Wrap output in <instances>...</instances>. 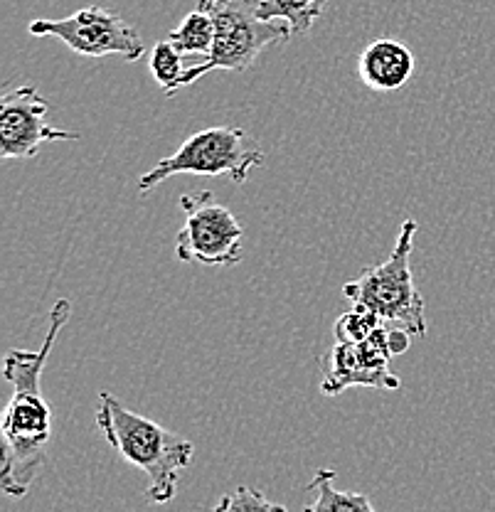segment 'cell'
<instances>
[{
  "instance_id": "obj_1",
  "label": "cell",
  "mask_w": 495,
  "mask_h": 512,
  "mask_svg": "<svg viewBox=\"0 0 495 512\" xmlns=\"http://www.w3.org/2000/svg\"><path fill=\"white\" fill-rule=\"evenodd\" d=\"M72 316L67 298L52 306L50 328L40 350H10L5 355V380L13 387L3 412V453H0V488L5 495L25 498L47 461V444L52 436V409L42 397V370L47 365L55 340Z\"/></svg>"
},
{
  "instance_id": "obj_2",
  "label": "cell",
  "mask_w": 495,
  "mask_h": 512,
  "mask_svg": "<svg viewBox=\"0 0 495 512\" xmlns=\"http://www.w3.org/2000/svg\"><path fill=\"white\" fill-rule=\"evenodd\" d=\"M97 426L131 466L148 476L146 500L165 505L175 498L180 473L193 463V441L165 429L158 421L131 412L109 392H99Z\"/></svg>"
},
{
  "instance_id": "obj_3",
  "label": "cell",
  "mask_w": 495,
  "mask_h": 512,
  "mask_svg": "<svg viewBox=\"0 0 495 512\" xmlns=\"http://www.w3.org/2000/svg\"><path fill=\"white\" fill-rule=\"evenodd\" d=\"M419 224L407 217L399 227V237L385 264L367 266L353 281L343 286V296L353 306L377 313L387 323L402 325L414 338H427L429 325L424 316V298L412 276L414 234Z\"/></svg>"
},
{
  "instance_id": "obj_4",
  "label": "cell",
  "mask_w": 495,
  "mask_h": 512,
  "mask_svg": "<svg viewBox=\"0 0 495 512\" xmlns=\"http://www.w3.org/2000/svg\"><path fill=\"white\" fill-rule=\"evenodd\" d=\"M198 8L207 10L215 20V45L205 60L185 69L183 87L215 69L244 72L269 45L294 40L286 23L259 18L257 0H198Z\"/></svg>"
},
{
  "instance_id": "obj_5",
  "label": "cell",
  "mask_w": 495,
  "mask_h": 512,
  "mask_svg": "<svg viewBox=\"0 0 495 512\" xmlns=\"http://www.w3.org/2000/svg\"><path fill=\"white\" fill-rule=\"evenodd\" d=\"M264 165V151L247 136V131L232 126H212L185 138L173 156L158 160L148 173L138 178V192H151L175 175H227L232 183L244 185L254 168Z\"/></svg>"
},
{
  "instance_id": "obj_6",
  "label": "cell",
  "mask_w": 495,
  "mask_h": 512,
  "mask_svg": "<svg viewBox=\"0 0 495 512\" xmlns=\"http://www.w3.org/2000/svg\"><path fill=\"white\" fill-rule=\"evenodd\" d=\"M180 210L185 212V224L175 239L178 261L202 266H234L242 261V222L210 190L185 192Z\"/></svg>"
},
{
  "instance_id": "obj_7",
  "label": "cell",
  "mask_w": 495,
  "mask_h": 512,
  "mask_svg": "<svg viewBox=\"0 0 495 512\" xmlns=\"http://www.w3.org/2000/svg\"><path fill=\"white\" fill-rule=\"evenodd\" d=\"M28 30L35 37H55L72 52L92 60L119 55L126 62H136L146 52L141 35L119 13L101 5H89L62 20H33Z\"/></svg>"
},
{
  "instance_id": "obj_8",
  "label": "cell",
  "mask_w": 495,
  "mask_h": 512,
  "mask_svg": "<svg viewBox=\"0 0 495 512\" xmlns=\"http://www.w3.org/2000/svg\"><path fill=\"white\" fill-rule=\"evenodd\" d=\"M392 323H382L365 343H335L321 360V392L326 397L345 392L350 387L399 389V377L390 370L395 357L390 345Z\"/></svg>"
},
{
  "instance_id": "obj_9",
  "label": "cell",
  "mask_w": 495,
  "mask_h": 512,
  "mask_svg": "<svg viewBox=\"0 0 495 512\" xmlns=\"http://www.w3.org/2000/svg\"><path fill=\"white\" fill-rule=\"evenodd\" d=\"M47 101L30 84L15 87L0 99V158H33L42 143L79 141L77 131L55 128L45 121Z\"/></svg>"
},
{
  "instance_id": "obj_10",
  "label": "cell",
  "mask_w": 495,
  "mask_h": 512,
  "mask_svg": "<svg viewBox=\"0 0 495 512\" xmlns=\"http://www.w3.org/2000/svg\"><path fill=\"white\" fill-rule=\"evenodd\" d=\"M358 74L372 92H395L412 79L414 55L395 37H377L360 52Z\"/></svg>"
},
{
  "instance_id": "obj_11",
  "label": "cell",
  "mask_w": 495,
  "mask_h": 512,
  "mask_svg": "<svg viewBox=\"0 0 495 512\" xmlns=\"http://www.w3.org/2000/svg\"><path fill=\"white\" fill-rule=\"evenodd\" d=\"M306 488L313 493V503H308L303 512H375L365 493L335 488L333 468H318Z\"/></svg>"
},
{
  "instance_id": "obj_12",
  "label": "cell",
  "mask_w": 495,
  "mask_h": 512,
  "mask_svg": "<svg viewBox=\"0 0 495 512\" xmlns=\"http://www.w3.org/2000/svg\"><path fill=\"white\" fill-rule=\"evenodd\" d=\"M326 0H257V15L262 20H279L294 32L306 35L323 15Z\"/></svg>"
},
{
  "instance_id": "obj_13",
  "label": "cell",
  "mask_w": 495,
  "mask_h": 512,
  "mask_svg": "<svg viewBox=\"0 0 495 512\" xmlns=\"http://www.w3.org/2000/svg\"><path fill=\"white\" fill-rule=\"evenodd\" d=\"M170 45L180 52V55H202L207 57L215 45V20L207 10L195 8L193 13L185 15L183 23L175 30L168 32Z\"/></svg>"
},
{
  "instance_id": "obj_14",
  "label": "cell",
  "mask_w": 495,
  "mask_h": 512,
  "mask_svg": "<svg viewBox=\"0 0 495 512\" xmlns=\"http://www.w3.org/2000/svg\"><path fill=\"white\" fill-rule=\"evenodd\" d=\"M148 67H151L153 79H156L158 87L163 89V94L168 96V99L183 87V77H185L183 55L170 45V40L158 42V45L153 47Z\"/></svg>"
},
{
  "instance_id": "obj_15",
  "label": "cell",
  "mask_w": 495,
  "mask_h": 512,
  "mask_svg": "<svg viewBox=\"0 0 495 512\" xmlns=\"http://www.w3.org/2000/svg\"><path fill=\"white\" fill-rule=\"evenodd\" d=\"M385 323L377 313L353 306V311L343 313L333 325L335 343H365L380 325Z\"/></svg>"
},
{
  "instance_id": "obj_16",
  "label": "cell",
  "mask_w": 495,
  "mask_h": 512,
  "mask_svg": "<svg viewBox=\"0 0 495 512\" xmlns=\"http://www.w3.org/2000/svg\"><path fill=\"white\" fill-rule=\"evenodd\" d=\"M212 512H289L284 505L269 500L262 490L249 488V485H239L232 493L222 495L220 503L215 505Z\"/></svg>"
},
{
  "instance_id": "obj_17",
  "label": "cell",
  "mask_w": 495,
  "mask_h": 512,
  "mask_svg": "<svg viewBox=\"0 0 495 512\" xmlns=\"http://www.w3.org/2000/svg\"><path fill=\"white\" fill-rule=\"evenodd\" d=\"M326 3H328V0H326Z\"/></svg>"
}]
</instances>
